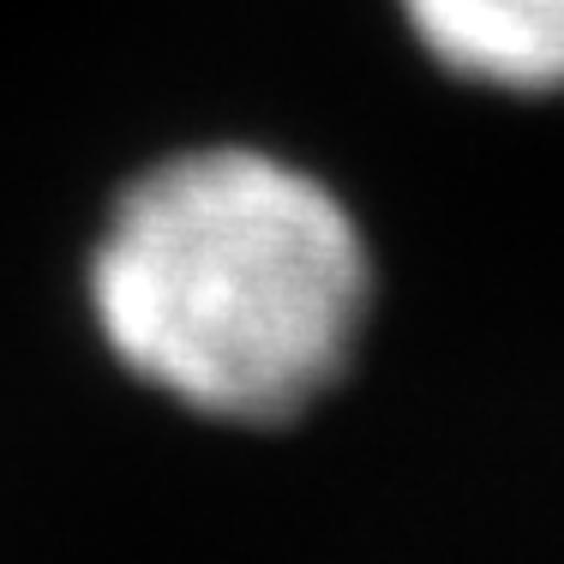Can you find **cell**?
<instances>
[{
    "label": "cell",
    "mask_w": 564,
    "mask_h": 564,
    "mask_svg": "<svg viewBox=\"0 0 564 564\" xmlns=\"http://www.w3.org/2000/svg\"><path fill=\"white\" fill-rule=\"evenodd\" d=\"M85 294L139 384L210 421L276 426L348 372L372 252L313 169L259 144H205L115 198Z\"/></svg>",
    "instance_id": "1"
},
{
    "label": "cell",
    "mask_w": 564,
    "mask_h": 564,
    "mask_svg": "<svg viewBox=\"0 0 564 564\" xmlns=\"http://www.w3.org/2000/svg\"><path fill=\"white\" fill-rule=\"evenodd\" d=\"M421 55L505 97H564V0H397Z\"/></svg>",
    "instance_id": "2"
}]
</instances>
